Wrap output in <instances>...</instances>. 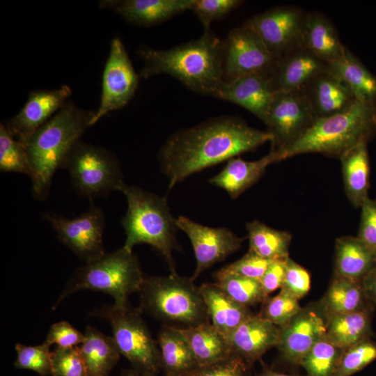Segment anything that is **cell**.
<instances>
[{"label": "cell", "mask_w": 376, "mask_h": 376, "mask_svg": "<svg viewBox=\"0 0 376 376\" xmlns=\"http://www.w3.org/2000/svg\"><path fill=\"white\" fill-rule=\"evenodd\" d=\"M267 131L250 127L236 116H221L174 132L161 147L160 169L169 189L191 174L272 141Z\"/></svg>", "instance_id": "obj_1"}, {"label": "cell", "mask_w": 376, "mask_h": 376, "mask_svg": "<svg viewBox=\"0 0 376 376\" xmlns=\"http://www.w3.org/2000/svg\"><path fill=\"white\" fill-rule=\"evenodd\" d=\"M143 65L140 77L172 76L198 94L215 97L224 82L223 40L206 29L198 39L169 49H139Z\"/></svg>", "instance_id": "obj_2"}, {"label": "cell", "mask_w": 376, "mask_h": 376, "mask_svg": "<svg viewBox=\"0 0 376 376\" xmlns=\"http://www.w3.org/2000/svg\"><path fill=\"white\" fill-rule=\"evenodd\" d=\"M95 111L66 103L24 143L31 175L32 194L47 198L53 175L63 164L84 131L91 126Z\"/></svg>", "instance_id": "obj_3"}, {"label": "cell", "mask_w": 376, "mask_h": 376, "mask_svg": "<svg viewBox=\"0 0 376 376\" xmlns=\"http://www.w3.org/2000/svg\"><path fill=\"white\" fill-rule=\"evenodd\" d=\"M376 132V104L356 101L345 111L318 118L282 155V160L304 153L340 157Z\"/></svg>", "instance_id": "obj_4"}, {"label": "cell", "mask_w": 376, "mask_h": 376, "mask_svg": "<svg viewBox=\"0 0 376 376\" xmlns=\"http://www.w3.org/2000/svg\"><path fill=\"white\" fill-rule=\"evenodd\" d=\"M119 191L125 196L128 205L121 221L126 234L123 247L132 251L136 244H150L164 257L171 272H175L173 251L178 246V227L166 198L125 183Z\"/></svg>", "instance_id": "obj_5"}, {"label": "cell", "mask_w": 376, "mask_h": 376, "mask_svg": "<svg viewBox=\"0 0 376 376\" xmlns=\"http://www.w3.org/2000/svg\"><path fill=\"white\" fill-rule=\"evenodd\" d=\"M144 276L136 256L122 246L78 268L52 309L72 294L83 290L107 293L113 297L116 306L126 305L130 295L139 292Z\"/></svg>", "instance_id": "obj_6"}, {"label": "cell", "mask_w": 376, "mask_h": 376, "mask_svg": "<svg viewBox=\"0 0 376 376\" xmlns=\"http://www.w3.org/2000/svg\"><path fill=\"white\" fill-rule=\"evenodd\" d=\"M139 292L141 312L158 320L182 324V328L210 322L199 288L191 278L180 276L176 272L144 276Z\"/></svg>", "instance_id": "obj_7"}, {"label": "cell", "mask_w": 376, "mask_h": 376, "mask_svg": "<svg viewBox=\"0 0 376 376\" xmlns=\"http://www.w3.org/2000/svg\"><path fill=\"white\" fill-rule=\"evenodd\" d=\"M139 308L104 305L94 311L95 316L109 322L113 338L120 355L139 371L155 375L162 369L157 344L141 317Z\"/></svg>", "instance_id": "obj_8"}, {"label": "cell", "mask_w": 376, "mask_h": 376, "mask_svg": "<svg viewBox=\"0 0 376 376\" xmlns=\"http://www.w3.org/2000/svg\"><path fill=\"white\" fill-rule=\"evenodd\" d=\"M63 168L68 171L77 192L91 200L119 191L124 184L115 155L81 141L73 147Z\"/></svg>", "instance_id": "obj_9"}, {"label": "cell", "mask_w": 376, "mask_h": 376, "mask_svg": "<svg viewBox=\"0 0 376 376\" xmlns=\"http://www.w3.org/2000/svg\"><path fill=\"white\" fill-rule=\"evenodd\" d=\"M279 58L242 24L231 29L223 40L224 79L228 81L252 74L270 77Z\"/></svg>", "instance_id": "obj_10"}, {"label": "cell", "mask_w": 376, "mask_h": 376, "mask_svg": "<svg viewBox=\"0 0 376 376\" xmlns=\"http://www.w3.org/2000/svg\"><path fill=\"white\" fill-rule=\"evenodd\" d=\"M316 120L300 91L278 92L264 123L272 135L271 150L281 155L297 141Z\"/></svg>", "instance_id": "obj_11"}, {"label": "cell", "mask_w": 376, "mask_h": 376, "mask_svg": "<svg viewBox=\"0 0 376 376\" xmlns=\"http://www.w3.org/2000/svg\"><path fill=\"white\" fill-rule=\"evenodd\" d=\"M306 13L292 6H281L253 15L243 24L251 29L276 56L280 58L304 44Z\"/></svg>", "instance_id": "obj_12"}, {"label": "cell", "mask_w": 376, "mask_h": 376, "mask_svg": "<svg viewBox=\"0 0 376 376\" xmlns=\"http://www.w3.org/2000/svg\"><path fill=\"white\" fill-rule=\"evenodd\" d=\"M44 217L61 242L86 263L106 253L102 237L104 219L100 207L91 205L88 211L73 219L55 213H47Z\"/></svg>", "instance_id": "obj_13"}, {"label": "cell", "mask_w": 376, "mask_h": 376, "mask_svg": "<svg viewBox=\"0 0 376 376\" xmlns=\"http://www.w3.org/2000/svg\"><path fill=\"white\" fill-rule=\"evenodd\" d=\"M138 84L139 75L121 40L113 38L102 75L100 106L91 126L110 111L125 107L133 97Z\"/></svg>", "instance_id": "obj_14"}, {"label": "cell", "mask_w": 376, "mask_h": 376, "mask_svg": "<svg viewBox=\"0 0 376 376\" xmlns=\"http://www.w3.org/2000/svg\"><path fill=\"white\" fill-rule=\"evenodd\" d=\"M327 319L319 301L302 308L287 324L280 327L276 347L283 359L300 366L304 357L326 334Z\"/></svg>", "instance_id": "obj_15"}, {"label": "cell", "mask_w": 376, "mask_h": 376, "mask_svg": "<svg viewBox=\"0 0 376 376\" xmlns=\"http://www.w3.org/2000/svg\"><path fill=\"white\" fill-rule=\"evenodd\" d=\"M176 226L187 234L194 249L196 266L191 278L193 281L214 264L239 250L245 239L227 228L208 227L183 216L176 219Z\"/></svg>", "instance_id": "obj_16"}, {"label": "cell", "mask_w": 376, "mask_h": 376, "mask_svg": "<svg viewBox=\"0 0 376 376\" xmlns=\"http://www.w3.org/2000/svg\"><path fill=\"white\" fill-rule=\"evenodd\" d=\"M71 94V88L67 85L31 91L24 107L5 125L15 139L24 143L69 100Z\"/></svg>", "instance_id": "obj_17"}, {"label": "cell", "mask_w": 376, "mask_h": 376, "mask_svg": "<svg viewBox=\"0 0 376 376\" xmlns=\"http://www.w3.org/2000/svg\"><path fill=\"white\" fill-rule=\"evenodd\" d=\"M329 68L328 63L302 44L279 58L270 79L276 93L300 91L313 78Z\"/></svg>", "instance_id": "obj_18"}, {"label": "cell", "mask_w": 376, "mask_h": 376, "mask_svg": "<svg viewBox=\"0 0 376 376\" xmlns=\"http://www.w3.org/2000/svg\"><path fill=\"white\" fill-rule=\"evenodd\" d=\"M276 93L269 76L252 74L224 81L215 97L240 105L264 123Z\"/></svg>", "instance_id": "obj_19"}, {"label": "cell", "mask_w": 376, "mask_h": 376, "mask_svg": "<svg viewBox=\"0 0 376 376\" xmlns=\"http://www.w3.org/2000/svg\"><path fill=\"white\" fill-rule=\"evenodd\" d=\"M300 92L316 119L345 111L357 101L329 68L313 78Z\"/></svg>", "instance_id": "obj_20"}, {"label": "cell", "mask_w": 376, "mask_h": 376, "mask_svg": "<svg viewBox=\"0 0 376 376\" xmlns=\"http://www.w3.org/2000/svg\"><path fill=\"white\" fill-rule=\"evenodd\" d=\"M280 327L260 314H253L230 335L228 340L233 353L253 365L278 345Z\"/></svg>", "instance_id": "obj_21"}, {"label": "cell", "mask_w": 376, "mask_h": 376, "mask_svg": "<svg viewBox=\"0 0 376 376\" xmlns=\"http://www.w3.org/2000/svg\"><path fill=\"white\" fill-rule=\"evenodd\" d=\"M193 1L194 0H102L99 6L115 11L132 24L150 26L190 10Z\"/></svg>", "instance_id": "obj_22"}, {"label": "cell", "mask_w": 376, "mask_h": 376, "mask_svg": "<svg viewBox=\"0 0 376 376\" xmlns=\"http://www.w3.org/2000/svg\"><path fill=\"white\" fill-rule=\"evenodd\" d=\"M279 161H281V153L273 150L256 161L233 157L227 161L222 171L212 178L210 182L224 189L232 198H235L256 183L268 166Z\"/></svg>", "instance_id": "obj_23"}, {"label": "cell", "mask_w": 376, "mask_h": 376, "mask_svg": "<svg viewBox=\"0 0 376 376\" xmlns=\"http://www.w3.org/2000/svg\"><path fill=\"white\" fill-rule=\"evenodd\" d=\"M210 323L228 339L230 335L253 313L225 293L214 283L198 286Z\"/></svg>", "instance_id": "obj_24"}, {"label": "cell", "mask_w": 376, "mask_h": 376, "mask_svg": "<svg viewBox=\"0 0 376 376\" xmlns=\"http://www.w3.org/2000/svg\"><path fill=\"white\" fill-rule=\"evenodd\" d=\"M303 42L310 51L329 64L340 58L346 49L332 22L318 11L306 13Z\"/></svg>", "instance_id": "obj_25"}, {"label": "cell", "mask_w": 376, "mask_h": 376, "mask_svg": "<svg viewBox=\"0 0 376 376\" xmlns=\"http://www.w3.org/2000/svg\"><path fill=\"white\" fill-rule=\"evenodd\" d=\"M375 265V254L357 236L336 239L334 276L362 281Z\"/></svg>", "instance_id": "obj_26"}, {"label": "cell", "mask_w": 376, "mask_h": 376, "mask_svg": "<svg viewBox=\"0 0 376 376\" xmlns=\"http://www.w3.org/2000/svg\"><path fill=\"white\" fill-rule=\"evenodd\" d=\"M162 369L166 376H185L198 363L185 336L177 327L165 325L158 334Z\"/></svg>", "instance_id": "obj_27"}, {"label": "cell", "mask_w": 376, "mask_h": 376, "mask_svg": "<svg viewBox=\"0 0 376 376\" xmlns=\"http://www.w3.org/2000/svg\"><path fill=\"white\" fill-rule=\"evenodd\" d=\"M346 196L356 207L368 197L370 162L367 143H361L340 157Z\"/></svg>", "instance_id": "obj_28"}, {"label": "cell", "mask_w": 376, "mask_h": 376, "mask_svg": "<svg viewBox=\"0 0 376 376\" xmlns=\"http://www.w3.org/2000/svg\"><path fill=\"white\" fill-rule=\"evenodd\" d=\"M327 318L331 315L373 310L362 281L334 276L327 291L320 300Z\"/></svg>", "instance_id": "obj_29"}, {"label": "cell", "mask_w": 376, "mask_h": 376, "mask_svg": "<svg viewBox=\"0 0 376 376\" xmlns=\"http://www.w3.org/2000/svg\"><path fill=\"white\" fill-rule=\"evenodd\" d=\"M84 334L79 347L88 376H108L120 357L113 337L89 325Z\"/></svg>", "instance_id": "obj_30"}, {"label": "cell", "mask_w": 376, "mask_h": 376, "mask_svg": "<svg viewBox=\"0 0 376 376\" xmlns=\"http://www.w3.org/2000/svg\"><path fill=\"white\" fill-rule=\"evenodd\" d=\"M329 69L362 103L376 104V77L346 48L343 55L329 64Z\"/></svg>", "instance_id": "obj_31"}, {"label": "cell", "mask_w": 376, "mask_h": 376, "mask_svg": "<svg viewBox=\"0 0 376 376\" xmlns=\"http://www.w3.org/2000/svg\"><path fill=\"white\" fill-rule=\"evenodd\" d=\"M178 329L188 342L198 366L214 363L233 353L227 338L210 322Z\"/></svg>", "instance_id": "obj_32"}, {"label": "cell", "mask_w": 376, "mask_h": 376, "mask_svg": "<svg viewBox=\"0 0 376 376\" xmlns=\"http://www.w3.org/2000/svg\"><path fill=\"white\" fill-rule=\"evenodd\" d=\"M373 311L366 310L329 317L326 336L336 345L345 350L371 338Z\"/></svg>", "instance_id": "obj_33"}, {"label": "cell", "mask_w": 376, "mask_h": 376, "mask_svg": "<svg viewBox=\"0 0 376 376\" xmlns=\"http://www.w3.org/2000/svg\"><path fill=\"white\" fill-rule=\"evenodd\" d=\"M246 227L249 251L272 260H285L289 257L292 239L290 233L274 229L258 220L248 222Z\"/></svg>", "instance_id": "obj_34"}, {"label": "cell", "mask_w": 376, "mask_h": 376, "mask_svg": "<svg viewBox=\"0 0 376 376\" xmlns=\"http://www.w3.org/2000/svg\"><path fill=\"white\" fill-rule=\"evenodd\" d=\"M344 351L325 334L304 357L300 366L306 371L307 376H333Z\"/></svg>", "instance_id": "obj_35"}, {"label": "cell", "mask_w": 376, "mask_h": 376, "mask_svg": "<svg viewBox=\"0 0 376 376\" xmlns=\"http://www.w3.org/2000/svg\"><path fill=\"white\" fill-rule=\"evenodd\" d=\"M214 279V283L232 299L247 308L263 303L268 297L260 280L233 274Z\"/></svg>", "instance_id": "obj_36"}, {"label": "cell", "mask_w": 376, "mask_h": 376, "mask_svg": "<svg viewBox=\"0 0 376 376\" xmlns=\"http://www.w3.org/2000/svg\"><path fill=\"white\" fill-rule=\"evenodd\" d=\"M0 170L31 175L28 155L24 145L15 139L5 124H0Z\"/></svg>", "instance_id": "obj_37"}, {"label": "cell", "mask_w": 376, "mask_h": 376, "mask_svg": "<svg viewBox=\"0 0 376 376\" xmlns=\"http://www.w3.org/2000/svg\"><path fill=\"white\" fill-rule=\"evenodd\" d=\"M302 308L299 299L281 288L278 295L267 297L260 315L279 327L287 324Z\"/></svg>", "instance_id": "obj_38"}, {"label": "cell", "mask_w": 376, "mask_h": 376, "mask_svg": "<svg viewBox=\"0 0 376 376\" xmlns=\"http://www.w3.org/2000/svg\"><path fill=\"white\" fill-rule=\"evenodd\" d=\"M376 360V341L363 340L345 350L333 376H351Z\"/></svg>", "instance_id": "obj_39"}, {"label": "cell", "mask_w": 376, "mask_h": 376, "mask_svg": "<svg viewBox=\"0 0 376 376\" xmlns=\"http://www.w3.org/2000/svg\"><path fill=\"white\" fill-rule=\"evenodd\" d=\"M17 357L14 363L16 368L31 370L41 376L52 375V352L45 343L28 346L15 345Z\"/></svg>", "instance_id": "obj_40"}, {"label": "cell", "mask_w": 376, "mask_h": 376, "mask_svg": "<svg viewBox=\"0 0 376 376\" xmlns=\"http://www.w3.org/2000/svg\"><path fill=\"white\" fill-rule=\"evenodd\" d=\"M52 376H88L79 346L56 347L52 352Z\"/></svg>", "instance_id": "obj_41"}, {"label": "cell", "mask_w": 376, "mask_h": 376, "mask_svg": "<svg viewBox=\"0 0 376 376\" xmlns=\"http://www.w3.org/2000/svg\"><path fill=\"white\" fill-rule=\"evenodd\" d=\"M252 364L233 353L214 363L198 366L185 376H251Z\"/></svg>", "instance_id": "obj_42"}, {"label": "cell", "mask_w": 376, "mask_h": 376, "mask_svg": "<svg viewBox=\"0 0 376 376\" xmlns=\"http://www.w3.org/2000/svg\"><path fill=\"white\" fill-rule=\"evenodd\" d=\"M272 261L249 251L239 260L224 266L216 272L214 278L233 274L260 280Z\"/></svg>", "instance_id": "obj_43"}, {"label": "cell", "mask_w": 376, "mask_h": 376, "mask_svg": "<svg viewBox=\"0 0 376 376\" xmlns=\"http://www.w3.org/2000/svg\"><path fill=\"white\" fill-rule=\"evenodd\" d=\"M242 3L240 0H194L190 10L206 30L212 22L223 19Z\"/></svg>", "instance_id": "obj_44"}, {"label": "cell", "mask_w": 376, "mask_h": 376, "mask_svg": "<svg viewBox=\"0 0 376 376\" xmlns=\"http://www.w3.org/2000/svg\"><path fill=\"white\" fill-rule=\"evenodd\" d=\"M281 288L299 300L311 288V276L308 271L290 257L285 259V274Z\"/></svg>", "instance_id": "obj_45"}, {"label": "cell", "mask_w": 376, "mask_h": 376, "mask_svg": "<svg viewBox=\"0 0 376 376\" xmlns=\"http://www.w3.org/2000/svg\"><path fill=\"white\" fill-rule=\"evenodd\" d=\"M85 340L83 334L67 321L53 324L44 342L48 346L56 344L57 347L67 348L79 346Z\"/></svg>", "instance_id": "obj_46"}, {"label": "cell", "mask_w": 376, "mask_h": 376, "mask_svg": "<svg viewBox=\"0 0 376 376\" xmlns=\"http://www.w3.org/2000/svg\"><path fill=\"white\" fill-rule=\"evenodd\" d=\"M360 208L361 220L357 237L376 256V198H368Z\"/></svg>", "instance_id": "obj_47"}, {"label": "cell", "mask_w": 376, "mask_h": 376, "mask_svg": "<svg viewBox=\"0 0 376 376\" xmlns=\"http://www.w3.org/2000/svg\"><path fill=\"white\" fill-rule=\"evenodd\" d=\"M285 274V259L273 260L260 279L263 289L268 296L279 288H281Z\"/></svg>", "instance_id": "obj_48"}, {"label": "cell", "mask_w": 376, "mask_h": 376, "mask_svg": "<svg viewBox=\"0 0 376 376\" xmlns=\"http://www.w3.org/2000/svg\"><path fill=\"white\" fill-rule=\"evenodd\" d=\"M366 295L374 308H376V265L362 280Z\"/></svg>", "instance_id": "obj_49"}, {"label": "cell", "mask_w": 376, "mask_h": 376, "mask_svg": "<svg viewBox=\"0 0 376 376\" xmlns=\"http://www.w3.org/2000/svg\"><path fill=\"white\" fill-rule=\"evenodd\" d=\"M256 376H303L299 374L284 373L275 371L271 368H265L263 370ZM307 376V375H306Z\"/></svg>", "instance_id": "obj_50"}, {"label": "cell", "mask_w": 376, "mask_h": 376, "mask_svg": "<svg viewBox=\"0 0 376 376\" xmlns=\"http://www.w3.org/2000/svg\"><path fill=\"white\" fill-rule=\"evenodd\" d=\"M122 376H155V375L143 373L133 368L125 370Z\"/></svg>", "instance_id": "obj_51"}, {"label": "cell", "mask_w": 376, "mask_h": 376, "mask_svg": "<svg viewBox=\"0 0 376 376\" xmlns=\"http://www.w3.org/2000/svg\"><path fill=\"white\" fill-rule=\"evenodd\" d=\"M166 376V375H165Z\"/></svg>", "instance_id": "obj_52"}]
</instances>
